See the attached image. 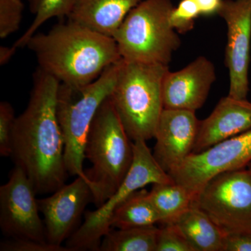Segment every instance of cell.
I'll return each mask as SVG.
<instances>
[{"label":"cell","mask_w":251,"mask_h":251,"mask_svg":"<svg viewBox=\"0 0 251 251\" xmlns=\"http://www.w3.org/2000/svg\"><path fill=\"white\" fill-rule=\"evenodd\" d=\"M149 196L165 225L175 224L196 202L198 193L173 181L153 184Z\"/></svg>","instance_id":"ac0fdd59"},{"label":"cell","mask_w":251,"mask_h":251,"mask_svg":"<svg viewBox=\"0 0 251 251\" xmlns=\"http://www.w3.org/2000/svg\"><path fill=\"white\" fill-rule=\"evenodd\" d=\"M133 142L108 97L99 107L91 125L85 149L92 167L85 174L96 207L117 191L133 161Z\"/></svg>","instance_id":"3957f363"},{"label":"cell","mask_w":251,"mask_h":251,"mask_svg":"<svg viewBox=\"0 0 251 251\" xmlns=\"http://www.w3.org/2000/svg\"><path fill=\"white\" fill-rule=\"evenodd\" d=\"M75 0H28L29 11L34 16L25 32L16 42L13 47L17 50L27 45L29 39L46 21L53 18H62L70 14Z\"/></svg>","instance_id":"44dd1931"},{"label":"cell","mask_w":251,"mask_h":251,"mask_svg":"<svg viewBox=\"0 0 251 251\" xmlns=\"http://www.w3.org/2000/svg\"><path fill=\"white\" fill-rule=\"evenodd\" d=\"M36 195L27 175L15 166L0 187V227L6 237L48 242Z\"/></svg>","instance_id":"9c48e42d"},{"label":"cell","mask_w":251,"mask_h":251,"mask_svg":"<svg viewBox=\"0 0 251 251\" xmlns=\"http://www.w3.org/2000/svg\"><path fill=\"white\" fill-rule=\"evenodd\" d=\"M159 229L153 226L110 229L99 251H156Z\"/></svg>","instance_id":"ffe728a7"},{"label":"cell","mask_w":251,"mask_h":251,"mask_svg":"<svg viewBox=\"0 0 251 251\" xmlns=\"http://www.w3.org/2000/svg\"><path fill=\"white\" fill-rule=\"evenodd\" d=\"M22 0H0V38L6 39L19 29L23 19Z\"/></svg>","instance_id":"603a6c76"},{"label":"cell","mask_w":251,"mask_h":251,"mask_svg":"<svg viewBox=\"0 0 251 251\" xmlns=\"http://www.w3.org/2000/svg\"><path fill=\"white\" fill-rule=\"evenodd\" d=\"M216 80L215 67L204 56L176 72L168 70L162 90L164 108L196 112L205 103Z\"/></svg>","instance_id":"5bb4252c"},{"label":"cell","mask_w":251,"mask_h":251,"mask_svg":"<svg viewBox=\"0 0 251 251\" xmlns=\"http://www.w3.org/2000/svg\"><path fill=\"white\" fill-rule=\"evenodd\" d=\"M196 112L163 109L157 125L153 155L167 173L192 154L199 128Z\"/></svg>","instance_id":"4fadbf2b"},{"label":"cell","mask_w":251,"mask_h":251,"mask_svg":"<svg viewBox=\"0 0 251 251\" xmlns=\"http://www.w3.org/2000/svg\"><path fill=\"white\" fill-rule=\"evenodd\" d=\"M201 16H212L219 14L224 0H194Z\"/></svg>","instance_id":"83f0119b"},{"label":"cell","mask_w":251,"mask_h":251,"mask_svg":"<svg viewBox=\"0 0 251 251\" xmlns=\"http://www.w3.org/2000/svg\"><path fill=\"white\" fill-rule=\"evenodd\" d=\"M143 0H75L68 20L113 38L128 13Z\"/></svg>","instance_id":"2e32d148"},{"label":"cell","mask_w":251,"mask_h":251,"mask_svg":"<svg viewBox=\"0 0 251 251\" xmlns=\"http://www.w3.org/2000/svg\"><path fill=\"white\" fill-rule=\"evenodd\" d=\"M227 26L226 65L229 97L247 99L251 49V0H224L219 14Z\"/></svg>","instance_id":"8fae6325"},{"label":"cell","mask_w":251,"mask_h":251,"mask_svg":"<svg viewBox=\"0 0 251 251\" xmlns=\"http://www.w3.org/2000/svg\"><path fill=\"white\" fill-rule=\"evenodd\" d=\"M171 0H143L128 13L113 38L126 62L168 66L181 46L172 27Z\"/></svg>","instance_id":"8992f818"},{"label":"cell","mask_w":251,"mask_h":251,"mask_svg":"<svg viewBox=\"0 0 251 251\" xmlns=\"http://www.w3.org/2000/svg\"><path fill=\"white\" fill-rule=\"evenodd\" d=\"M17 50L15 49L12 46H0V65L4 66L10 62L12 57H14Z\"/></svg>","instance_id":"f1b7e54d"},{"label":"cell","mask_w":251,"mask_h":251,"mask_svg":"<svg viewBox=\"0 0 251 251\" xmlns=\"http://www.w3.org/2000/svg\"><path fill=\"white\" fill-rule=\"evenodd\" d=\"M27 108L16 117L11 156L34 186L36 195L54 193L69 175L57 115L60 83L39 68L33 74Z\"/></svg>","instance_id":"6da1fadb"},{"label":"cell","mask_w":251,"mask_h":251,"mask_svg":"<svg viewBox=\"0 0 251 251\" xmlns=\"http://www.w3.org/2000/svg\"><path fill=\"white\" fill-rule=\"evenodd\" d=\"M133 161L116 191L94 211L85 212L84 222L66 242L70 251H99L102 239L110 228L117 207L135 191L149 184L175 181L160 166L145 140L133 141Z\"/></svg>","instance_id":"52a82bcc"},{"label":"cell","mask_w":251,"mask_h":251,"mask_svg":"<svg viewBox=\"0 0 251 251\" xmlns=\"http://www.w3.org/2000/svg\"><path fill=\"white\" fill-rule=\"evenodd\" d=\"M163 226L158 232L156 251H194L177 225Z\"/></svg>","instance_id":"cb8c5ba5"},{"label":"cell","mask_w":251,"mask_h":251,"mask_svg":"<svg viewBox=\"0 0 251 251\" xmlns=\"http://www.w3.org/2000/svg\"><path fill=\"white\" fill-rule=\"evenodd\" d=\"M251 163V128L202 152L192 153L168 173L175 182L198 193L216 175L247 168Z\"/></svg>","instance_id":"30bf717a"},{"label":"cell","mask_w":251,"mask_h":251,"mask_svg":"<svg viewBox=\"0 0 251 251\" xmlns=\"http://www.w3.org/2000/svg\"><path fill=\"white\" fill-rule=\"evenodd\" d=\"M16 117L14 109L7 101L0 103V155L10 156L12 154L13 132Z\"/></svg>","instance_id":"d4e9b609"},{"label":"cell","mask_w":251,"mask_h":251,"mask_svg":"<svg viewBox=\"0 0 251 251\" xmlns=\"http://www.w3.org/2000/svg\"><path fill=\"white\" fill-rule=\"evenodd\" d=\"M175 224L194 251H223L225 234L196 202Z\"/></svg>","instance_id":"e0dca14e"},{"label":"cell","mask_w":251,"mask_h":251,"mask_svg":"<svg viewBox=\"0 0 251 251\" xmlns=\"http://www.w3.org/2000/svg\"><path fill=\"white\" fill-rule=\"evenodd\" d=\"M169 66L122 59L110 98L130 140L154 138L163 112V82Z\"/></svg>","instance_id":"277c9868"},{"label":"cell","mask_w":251,"mask_h":251,"mask_svg":"<svg viewBox=\"0 0 251 251\" xmlns=\"http://www.w3.org/2000/svg\"><path fill=\"white\" fill-rule=\"evenodd\" d=\"M247 168L251 172V163L248 166Z\"/></svg>","instance_id":"f546056e"},{"label":"cell","mask_w":251,"mask_h":251,"mask_svg":"<svg viewBox=\"0 0 251 251\" xmlns=\"http://www.w3.org/2000/svg\"><path fill=\"white\" fill-rule=\"evenodd\" d=\"M251 128V102L227 95L219 100L209 117L200 121L193 153L202 152Z\"/></svg>","instance_id":"9a60e30c"},{"label":"cell","mask_w":251,"mask_h":251,"mask_svg":"<svg viewBox=\"0 0 251 251\" xmlns=\"http://www.w3.org/2000/svg\"><path fill=\"white\" fill-rule=\"evenodd\" d=\"M196 202L225 234L251 233V172L247 168L211 178Z\"/></svg>","instance_id":"ba28073f"},{"label":"cell","mask_w":251,"mask_h":251,"mask_svg":"<svg viewBox=\"0 0 251 251\" xmlns=\"http://www.w3.org/2000/svg\"><path fill=\"white\" fill-rule=\"evenodd\" d=\"M201 12L194 0H181L170 15V23L178 34H185L193 30Z\"/></svg>","instance_id":"7402d4cb"},{"label":"cell","mask_w":251,"mask_h":251,"mask_svg":"<svg viewBox=\"0 0 251 251\" xmlns=\"http://www.w3.org/2000/svg\"><path fill=\"white\" fill-rule=\"evenodd\" d=\"M92 193L87 180L82 176L52 193L49 197L37 199L39 211L44 216L46 240L49 244L62 246L76 229L81 216Z\"/></svg>","instance_id":"7c38bea8"},{"label":"cell","mask_w":251,"mask_h":251,"mask_svg":"<svg viewBox=\"0 0 251 251\" xmlns=\"http://www.w3.org/2000/svg\"><path fill=\"white\" fill-rule=\"evenodd\" d=\"M38 68L60 84L89 85L110 66L122 59L114 38L68 20L47 33H37L28 41Z\"/></svg>","instance_id":"7a4b0ae2"},{"label":"cell","mask_w":251,"mask_h":251,"mask_svg":"<svg viewBox=\"0 0 251 251\" xmlns=\"http://www.w3.org/2000/svg\"><path fill=\"white\" fill-rule=\"evenodd\" d=\"M122 59L105 69L89 85L60 84L57 115L64 140V158L68 174L87 180L83 169L87 136L94 117L116 84Z\"/></svg>","instance_id":"5b68a950"},{"label":"cell","mask_w":251,"mask_h":251,"mask_svg":"<svg viewBox=\"0 0 251 251\" xmlns=\"http://www.w3.org/2000/svg\"><path fill=\"white\" fill-rule=\"evenodd\" d=\"M223 251H251V233L225 234Z\"/></svg>","instance_id":"4316f807"},{"label":"cell","mask_w":251,"mask_h":251,"mask_svg":"<svg viewBox=\"0 0 251 251\" xmlns=\"http://www.w3.org/2000/svg\"><path fill=\"white\" fill-rule=\"evenodd\" d=\"M161 219L147 190H138L122 203L114 212L111 227L126 229L153 226Z\"/></svg>","instance_id":"d6986e66"},{"label":"cell","mask_w":251,"mask_h":251,"mask_svg":"<svg viewBox=\"0 0 251 251\" xmlns=\"http://www.w3.org/2000/svg\"><path fill=\"white\" fill-rule=\"evenodd\" d=\"M1 251H70L67 247L32 239H9L0 244Z\"/></svg>","instance_id":"484cf974"}]
</instances>
